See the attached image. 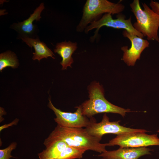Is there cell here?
Masks as SVG:
<instances>
[{
  "mask_svg": "<svg viewBox=\"0 0 159 159\" xmlns=\"http://www.w3.org/2000/svg\"><path fill=\"white\" fill-rule=\"evenodd\" d=\"M101 140L90 135L85 128L67 127L57 125L45 139L44 144L46 146L54 141L62 140L69 146L77 149L102 153L107 150L105 147L108 145L107 143H100Z\"/></svg>",
  "mask_w": 159,
  "mask_h": 159,
  "instance_id": "1",
  "label": "cell"
},
{
  "mask_svg": "<svg viewBox=\"0 0 159 159\" xmlns=\"http://www.w3.org/2000/svg\"><path fill=\"white\" fill-rule=\"evenodd\" d=\"M88 89L89 99L81 105L84 116L91 117L98 113H112L124 117L126 112H131L129 109L119 107L108 101L105 97L104 89L99 82H93Z\"/></svg>",
  "mask_w": 159,
  "mask_h": 159,
  "instance_id": "2",
  "label": "cell"
},
{
  "mask_svg": "<svg viewBox=\"0 0 159 159\" xmlns=\"http://www.w3.org/2000/svg\"><path fill=\"white\" fill-rule=\"evenodd\" d=\"M142 5L143 10L140 7L139 0H134L130 4L131 11L136 19V21L133 24V26L144 37H146L148 40L158 42L159 15L145 3H142Z\"/></svg>",
  "mask_w": 159,
  "mask_h": 159,
  "instance_id": "3",
  "label": "cell"
},
{
  "mask_svg": "<svg viewBox=\"0 0 159 159\" xmlns=\"http://www.w3.org/2000/svg\"><path fill=\"white\" fill-rule=\"evenodd\" d=\"M125 9L124 5L120 2L114 3L107 0H87L84 6L82 16L76 30L78 32H82L89 24L97 20L103 14H118Z\"/></svg>",
  "mask_w": 159,
  "mask_h": 159,
  "instance_id": "4",
  "label": "cell"
},
{
  "mask_svg": "<svg viewBox=\"0 0 159 159\" xmlns=\"http://www.w3.org/2000/svg\"><path fill=\"white\" fill-rule=\"evenodd\" d=\"M110 13L105 14L100 19L91 22L85 30L87 33L89 31L96 29L94 35L91 37V41H94L97 36L100 29L103 26H106L115 29H123L128 32L143 38V35L137 31L131 22V17L126 19L125 15L121 13L116 16L117 19H113Z\"/></svg>",
  "mask_w": 159,
  "mask_h": 159,
  "instance_id": "5",
  "label": "cell"
},
{
  "mask_svg": "<svg viewBox=\"0 0 159 159\" xmlns=\"http://www.w3.org/2000/svg\"><path fill=\"white\" fill-rule=\"evenodd\" d=\"M108 146L118 145L120 148H138L159 145L157 134L148 135L138 132L118 135L107 143Z\"/></svg>",
  "mask_w": 159,
  "mask_h": 159,
  "instance_id": "6",
  "label": "cell"
},
{
  "mask_svg": "<svg viewBox=\"0 0 159 159\" xmlns=\"http://www.w3.org/2000/svg\"><path fill=\"white\" fill-rule=\"evenodd\" d=\"M119 122L110 121L109 117L105 113L100 122L97 123L93 120L85 129L90 135L101 139L102 136L106 134L118 135L132 132H148L144 129H135L123 126L120 125Z\"/></svg>",
  "mask_w": 159,
  "mask_h": 159,
  "instance_id": "7",
  "label": "cell"
},
{
  "mask_svg": "<svg viewBox=\"0 0 159 159\" xmlns=\"http://www.w3.org/2000/svg\"><path fill=\"white\" fill-rule=\"evenodd\" d=\"M49 101L48 107L54 112L56 116L54 120L60 126L69 128H86L93 120H89L83 115L81 105L77 107L74 112H64L55 107L50 98Z\"/></svg>",
  "mask_w": 159,
  "mask_h": 159,
  "instance_id": "8",
  "label": "cell"
},
{
  "mask_svg": "<svg viewBox=\"0 0 159 159\" xmlns=\"http://www.w3.org/2000/svg\"><path fill=\"white\" fill-rule=\"evenodd\" d=\"M122 34L130 41L131 46L129 49L126 46L121 48L123 52L122 60L128 66H134L137 60L140 59L143 51L149 47V43L147 40L131 34L125 30L123 31Z\"/></svg>",
  "mask_w": 159,
  "mask_h": 159,
  "instance_id": "9",
  "label": "cell"
},
{
  "mask_svg": "<svg viewBox=\"0 0 159 159\" xmlns=\"http://www.w3.org/2000/svg\"><path fill=\"white\" fill-rule=\"evenodd\" d=\"M151 151L146 147L120 148L116 150H106L98 156L105 159H138L142 156L150 154Z\"/></svg>",
  "mask_w": 159,
  "mask_h": 159,
  "instance_id": "10",
  "label": "cell"
},
{
  "mask_svg": "<svg viewBox=\"0 0 159 159\" xmlns=\"http://www.w3.org/2000/svg\"><path fill=\"white\" fill-rule=\"evenodd\" d=\"M44 9V3H41L28 18L22 22L15 23L13 25V28L20 34L21 38L24 37H30L34 34L36 28L33 22L35 20H39L41 18V14Z\"/></svg>",
  "mask_w": 159,
  "mask_h": 159,
  "instance_id": "11",
  "label": "cell"
},
{
  "mask_svg": "<svg viewBox=\"0 0 159 159\" xmlns=\"http://www.w3.org/2000/svg\"><path fill=\"white\" fill-rule=\"evenodd\" d=\"M77 48V43L70 41H65L57 44L54 52L62 58L60 63L62 66V69H66L68 67H71V64L74 62L72 55Z\"/></svg>",
  "mask_w": 159,
  "mask_h": 159,
  "instance_id": "12",
  "label": "cell"
},
{
  "mask_svg": "<svg viewBox=\"0 0 159 159\" xmlns=\"http://www.w3.org/2000/svg\"><path fill=\"white\" fill-rule=\"evenodd\" d=\"M21 39L29 46L34 48L35 52L33 53V60L37 59L39 62L42 59L47 58L48 57L55 59L53 57L54 55L52 52L45 43L40 41L39 39L27 37H22Z\"/></svg>",
  "mask_w": 159,
  "mask_h": 159,
  "instance_id": "13",
  "label": "cell"
},
{
  "mask_svg": "<svg viewBox=\"0 0 159 159\" xmlns=\"http://www.w3.org/2000/svg\"><path fill=\"white\" fill-rule=\"evenodd\" d=\"M68 145L62 140L52 142L46 146V148L38 153L39 159H55L62 151Z\"/></svg>",
  "mask_w": 159,
  "mask_h": 159,
  "instance_id": "14",
  "label": "cell"
},
{
  "mask_svg": "<svg viewBox=\"0 0 159 159\" xmlns=\"http://www.w3.org/2000/svg\"><path fill=\"white\" fill-rule=\"evenodd\" d=\"M18 60L15 54L11 51H7L0 54V71L7 67L16 68L19 65Z\"/></svg>",
  "mask_w": 159,
  "mask_h": 159,
  "instance_id": "15",
  "label": "cell"
},
{
  "mask_svg": "<svg viewBox=\"0 0 159 159\" xmlns=\"http://www.w3.org/2000/svg\"><path fill=\"white\" fill-rule=\"evenodd\" d=\"M86 151L68 146L65 148L55 159L80 158Z\"/></svg>",
  "mask_w": 159,
  "mask_h": 159,
  "instance_id": "16",
  "label": "cell"
},
{
  "mask_svg": "<svg viewBox=\"0 0 159 159\" xmlns=\"http://www.w3.org/2000/svg\"><path fill=\"white\" fill-rule=\"evenodd\" d=\"M16 143L14 142L6 148L0 149V159H10V158H14L11 155V153L13 150L16 148Z\"/></svg>",
  "mask_w": 159,
  "mask_h": 159,
  "instance_id": "17",
  "label": "cell"
},
{
  "mask_svg": "<svg viewBox=\"0 0 159 159\" xmlns=\"http://www.w3.org/2000/svg\"><path fill=\"white\" fill-rule=\"evenodd\" d=\"M151 9L155 13L159 15V2L151 0L149 4Z\"/></svg>",
  "mask_w": 159,
  "mask_h": 159,
  "instance_id": "18",
  "label": "cell"
},
{
  "mask_svg": "<svg viewBox=\"0 0 159 159\" xmlns=\"http://www.w3.org/2000/svg\"><path fill=\"white\" fill-rule=\"evenodd\" d=\"M19 120L16 118L11 123L7 124H5L1 126L0 127V131H1L3 129L9 127V126H12L14 125H16L18 123Z\"/></svg>",
  "mask_w": 159,
  "mask_h": 159,
  "instance_id": "19",
  "label": "cell"
},
{
  "mask_svg": "<svg viewBox=\"0 0 159 159\" xmlns=\"http://www.w3.org/2000/svg\"><path fill=\"white\" fill-rule=\"evenodd\" d=\"M157 132H159V129L157 131Z\"/></svg>",
  "mask_w": 159,
  "mask_h": 159,
  "instance_id": "20",
  "label": "cell"
},
{
  "mask_svg": "<svg viewBox=\"0 0 159 159\" xmlns=\"http://www.w3.org/2000/svg\"></svg>",
  "mask_w": 159,
  "mask_h": 159,
  "instance_id": "21",
  "label": "cell"
}]
</instances>
